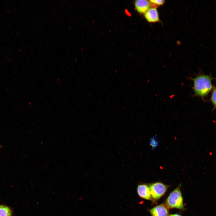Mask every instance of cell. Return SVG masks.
<instances>
[{
	"label": "cell",
	"mask_w": 216,
	"mask_h": 216,
	"mask_svg": "<svg viewBox=\"0 0 216 216\" xmlns=\"http://www.w3.org/2000/svg\"><path fill=\"white\" fill-rule=\"evenodd\" d=\"M136 190L137 194L140 198L154 202L152 199L149 185L145 183L139 184Z\"/></svg>",
	"instance_id": "277c9868"
},
{
	"label": "cell",
	"mask_w": 216,
	"mask_h": 216,
	"mask_svg": "<svg viewBox=\"0 0 216 216\" xmlns=\"http://www.w3.org/2000/svg\"><path fill=\"white\" fill-rule=\"evenodd\" d=\"M190 79L193 82L192 88L194 96L200 98L205 101V98L213 88L212 80H216V78L213 77L211 75L200 74L194 78H191Z\"/></svg>",
	"instance_id": "6da1fadb"
},
{
	"label": "cell",
	"mask_w": 216,
	"mask_h": 216,
	"mask_svg": "<svg viewBox=\"0 0 216 216\" xmlns=\"http://www.w3.org/2000/svg\"><path fill=\"white\" fill-rule=\"evenodd\" d=\"M150 144L152 149H154L158 146V142L156 139V135L150 139Z\"/></svg>",
	"instance_id": "30bf717a"
},
{
	"label": "cell",
	"mask_w": 216,
	"mask_h": 216,
	"mask_svg": "<svg viewBox=\"0 0 216 216\" xmlns=\"http://www.w3.org/2000/svg\"><path fill=\"white\" fill-rule=\"evenodd\" d=\"M145 19L148 22L154 23L159 21V14L155 7L150 8L144 14Z\"/></svg>",
	"instance_id": "8992f818"
},
{
	"label": "cell",
	"mask_w": 216,
	"mask_h": 216,
	"mask_svg": "<svg viewBox=\"0 0 216 216\" xmlns=\"http://www.w3.org/2000/svg\"><path fill=\"white\" fill-rule=\"evenodd\" d=\"M152 199L155 202L166 193L170 186L160 182H156L149 185Z\"/></svg>",
	"instance_id": "3957f363"
},
{
	"label": "cell",
	"mask_w": 216,
	"mask_h": 216,
	"mask_svg": "<svg viewBox=\"0 0 216 216\" xmlns=\"http://www.w3.org/2000/svg\"><path fill=\"white\" fill-rule=\"evenodd\" d=\"M210 101L213 106V111L216 109V86L213 87L210 98Z\"/></svg>",
	"instance_id": "9c48e42d"
},
{
	"label": "cell",
	"mask_w": 216,
	"mask_h": 216,
	"mask_svg": "<svg viewBox=\"0 0 216 216\" xmlns=\"http://www.w3.org/2000/svg\"><path fill=\"white\" fill-rule=\"evenodd\" d=\"M169 216H182L180 214H171Z\"/></svg>",
	"instance_id": "7c38bea8"
},
{
	"label": "cell",
	"mask_w": 216,
	"mask_h": 216,
	"mask_svg": "<svg viewBox=\"0 0 216 216\" xmlns=\"http://www.w3.org/2000/svg\"><path fill=\"white\" fill-rule=\"evenodd\" d=\"M165 205L169 208L184 209L183 198L178 186L172 191L166 199Z\"/></svg>",
	"instance_id": "7a4b0ae2"
},
{
	"label": "cell",
	"mask_w": 216,
	"mask_h": 216,
	"mask_svg": "<svg viewBox=\"0 0 216 216\" xmlns=\"http://www.w3.org/2000/svg\"><path fill=\"white\" fill-rule=\"evenodd\" d=\"M152 216H169V208L164 204L155 206L149 210Z\"/></svg>",
	"instance_id": "5b68a950"
},
{
	"label": "cell",
	"mask_w": 216,
	"mask_h": 216,
	"mask_svg": "<svg viewBox=\"0 0 216 216\" xmlns=\"http://www.w3.org/2000/svg\"><path fill=\"white\" fill-rule=\"evenodd\" d=\"M149 1L151 4L157 6L162 5L165 3V1L164 0H151Z\"/></svg>",
	"instance_id": "8fae6325"
},
{
	"label": "cell",
	"mask_w": 216,
	"mask_h": 216,
	"mask_svg": "<svg viewBox=\"0 0 216 216\" xmlns=\"http://www.w3.org/2000/svg\"><path fill=\"white\" fill-rule=\"evenodd\" d=\"M13 212L10 206L4 204H0V216H13Z\"/></svg>",
	"instance_id": "ba28073f"
},
{
	"label": "cell",
	"mask_w": 216,
	"mask_h": 216,
	"mask_svg": "<svg viewBox=\"0 0 216 216\" xmlns=\"http://www.w3.org/2000/svg\"><path fill=\"white\" fill-rule=\"evenodd\" d=\"M151 3L147 0H137L134 5L137 11L139 13L144 14L150 8Z\"/></svg>",
	"instance_id": "52a82bcc"
}]
</instances>
